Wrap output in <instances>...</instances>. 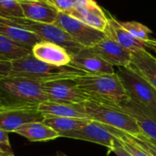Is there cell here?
<instances>
[{"label":"cell","instance_id":"6da1fadb","mask_svg":"<svg viewBox=\"0 0 156 156\" xmlns=\"http://www.w3.org/2000/svg\"><path fill=\"white\" fill-rule=\"evenodd\" d=\"M46 101L40 81L12 76L0 80V106L5 109L38 107Z\"/></svg>","mask_w":156,"mask_h":156},{"label":"cell","instance_id":"7a4b0ae2","mask_svg":"<svg viewBox=\"0 0 156 156\" xmlns=\"http://www.w3.org/2000/svg\"><path fill=\"white\" fill-rule=\"evenodd\" d=\"M11 63L12 68L9 76L23 77L42 83L64 79H75L86 74V72L70 65L58 67L43 62L36 58L32 53Z\"/></svg>","mask_w":156,"mask_h":156},{"label":"cell","instance_id":"3957f363","mask_svg":"<svg viewBox=\"0 0 156 156\" xmlns=\"http://www.w3.org/2000/svg\"><path fill=\"white\" fill-rule=\"evenodd\" d=\"M74 80L78 87L90 97V101L113 103L129 98L116 72L113 74L86 73L75 78Z\"/></svg>","mask_w":156,"mask_h":156},{"label":"cell","instance_id":"277c9868","mask_svg":"<svg viewBox=\"0 0 156 156\" xmlns=\"http://www.w3.org/2000/svg\"><path fill=\"white\" fill-rule=\"evenodd\" d=\"M84 106L89 118L94 122L131 134L142 133L134 119L114 104L88 101L84 102Z\"/></svg>","mask_w":156,"mask_h":156},{"label":"cell","instance_id":"5b68a950","mask_svg":"<svg viewBox=\"0 0 156 156\" xmlns=\"http://www.w3.org/2000/svg\"><path fill=\"white\" fill-rule=\"evenodd\" d=\"M16 25L29 30L39 37L43 41L55 43L65 48L71 56L77 54L83 47L78 44L73 38L60 27L56 24H46L31 21L25 17L6 18Z\"/></svg>","mask_w":156,"mask_h":156},{"label":"cell","instance_id":"8992f818","mask_svg":"<svg viewBox=\"0 0 156 156\" xmlns=\"http://www.w3.org/2000/svg\"><path fill=\"white\" fill-rule=\"evenodd\" d=\"M115 72L130 99L156 112V90L151 84L129 67H120Z\"/></svg>","mask_w":156,"mask_h":156},{"label":"cell","instance_id":"52a82bcc","mask_svg":"<svg viewBox=\"0 0 156 156\" xmlns=\"http://www.w3.org/2000/svg\"><path fill=\"white\" fill-rule=\"evenodd\" d=\"M55 24L64 29L74 41L83 48H92L105 37L104 32L62 12H58Z\"/></svg>","mask_w":156,"mask_h":156},{"label":"cell","instance_id":"ba28073f","mask_svg":"<svg viewBox=\"0 0 156 156\" xmlns=\"http://www.w3.org/2000/svg\"><path fill=\"white\" fill-rule=\"evenodd\" d=\"M48 101L68 103H84L90 97L81 90L74 79H64L42 83Z\"/></svg>","mask_w":156,"mask_h":156},{"label":"cell","instance_id":"9c48e42d","mask_svg":"<svg viewBox=\"0 0 156 156\" xmlns=\"http://www.w3.org/2000/svg\"><path fill=\"white\" fill-rule=\"evenodd\" d=\"M114 104L134 119L142 133L156 141V112L144 105L127 98Z\"/></svg>","mask_w":156,"mask_h":156},{"label":"cell","instance_id":"30bf717a","mask_svg":"<svg viewBox=\"0 0 156 156\" xmlns=\"http://www.w3.org/2000/svg\"><path fill=\"white\" fill-rule=\"evenodd\" d=\"M60 137L81 140V141L100 144V145L105 146L108 149L109 153L112 152L113 145H114L115 139H116L104 127L103 124L94 122L92 120L88 124H86L85 126L78 130H74V131L60 134Z\"/></svg>","mask_w":156,"mask_h":156},{"label":"cell","instance_id":"8fae6325","mask_svg":"<svg viewBox=\"0 0 156 156\" xmlns=\"http://www.w3.org/2000/svg\"><path fill=\"white\" fill-rule=\"evenodd\" d=\"M45 115L40 112L37 107L5 109L0 112V129L14 133L25 124L43 122Z\"/></svg>","mask_w":156,"mask_h":156},{"label":"cell","instance_id":"7c38bea8","mask_svg":"<svg viewBox=\"0 0 156 156\" xmlns=\"http://www.w3.org/2000/svg\"><path fill=\"white\" fill-rule=\"evenodd\" d=\"M65 14L102 32L108 25V16L94 0H77L75 7Z\"/></svg>","mask_w":156,"mask_h":156},{"label":"cell","instance_id":"4fadbf2b","mask_svg":"<svg viewBox=\"0 0 156 156\" xmlns=\"http://www.w3.org/2000/svg\"><path fill=\"white\" fill-rule=\"evenodd\" d=\"M70 66L88 74H113V66L106 62L90 48H82L77 54L71 56Z\"/></svg>","mask_w":156,"mask_h":156},{"label":"cell","instance_id":"5bb4252c","mask_svg":"<svg viewBox=\"0 0 156 156\" xmlns=\"http://www.w3.org/2000/svg\"><path fill=\"white\" fill-rule=\"evenodd\" d=\"M90 48L113 67H128L132 60V51L123 48L106 35Z\"/></svg>","mask_w":156,"mask_h":156},{"label":"cell","instance_id":"9a60e30c","mask_svg":"<svg viewBox=\"0 0 156 156\" xmlns=\"http://www.w3.org/2000/svg\"><path fill=\"white\" fill-rule=\"evenodd\" d=\"M31 52L36 58L58 67L69 65L71 61V55L65 48L48 41L37 43Z\"/></svg>","mask_w":156,"mask_h":156},{"label":"cell","instance_id":"2e32d148","mask_svg":"<svg viewBox=\"0 0 156 156\" xmlns=\"http://www.w3.org/2000/svg\"><path fill=\"white\" fill-rule=\"evenodd\" d=\"M24 17L31 21L55 24L58 11L45 0H29L20 2Z\"/></svg>","mask_w":156,"mask_h":156},{"label":"cell","instance_id":"e0dca14e","mask_svg":"<svg viewBox=\"0 0 156 156\" xmlns=\"http://www.w3.org/2000/svg\"><path fill=\"white\" fill-rule=\"evenodd\" d=\"M0 34L9 38L18 46L30 51L37 43L43 41L33 32L27 30L3 17H0Z\"/></svg>","mask_w":156,"mask_h":156},{"label":"cell","instance_id":"ac0fdd59","mask_svg":"<svg viewBox=\"0 0 156 156\" xmlns=\"http://www.w3.org/2000/svg\"><path fill=\"white\" fill-rule=\"evenodd\" d=\"M104 33L107 37H111L132 52L146 48L145 41L137 39L132 36L125 28L121 26L120 21L112 15H108V25L104 30Z\"/></svg>","mask_w":156,"mask_h":156},{"label":"cell","instance_id":"d6986e66","mask_svg":"<svg viewBox=\"0 0 156 156\" xmlns=\"http://www.w3.org/2000/svg\"><path fill=\"white\" fill-rule=\"evenodd\" d=\"M156 90V57L147 48L132 52V60L128 66Z\"/></svg>","mask_w":156,"mask_h":156},{"label":"cell","instance_id":"ffe728a7","mask_svg":"<svg viewBox=\"0 0 156 156\" xmlns=\"http://www.w3.org/2000/svg\"><path fill=\"white\" fill-rule=\"evenodd\" d=\"M37 109L44 115L90 119L86 112L84 103H68V102H56V101H46L40 103Z\"/></svg>","mask_w":156,"mask_h":156},{"label":"cell","instance_id":"44dd1931","mask_svg":"<svg viewBox=\"0 0 156 156\" xmlns=\"http://www.w3.org/2000/svg\"><path fill=\"white\" fill-rule=\"evenodd\" d=\"M14 133L27 138L30 142H47L59 137L56 131L46 125L43 122L25 124Z\"/></svg>","mask_w":156,"mask_h":156},{"label":"cell","instance_id":"7402d4cb","mask_svg":"<svg viewBox=\"0 0 156 156\" xmlns=\"http://www.w3.org/2000/svg\"><path fill=\"white\" fill-rule=\"evenodd\" d=\"M104 127L118 140L128 141L144 151L149 156H156V141L149 138L145 134L142 133L138 134H131L111 126L104 125Z\"/></svg>","mask_w":156,"mask_h":156},{"label":"cell","instance_id":"603a6c76","mask_svg":"<svg viewBox=\"0 0 156 156\" xmlns=\"http://www.w3.org/2000/svg\"><path fill=\"white\" fill-rule=\"evenodd\" d=\"M91 120L90 119H79V118H69V117H58L53 115H45L43 122L56 131L60 137V134L74 130H78L86 124H88Z\"/></svg>","mask_w":156,"mask_h":156},{"label":"cell","instance_id":"cb8c5ba5","mask_svg":"<svg viewBox=\"0 0 156 156\" xmlns=\"http://www.w3.org/2000/svg\"><path fill=\"white\" fill-rule=\"evenodd\" d=\"M30 53H32L30 50L18 46L0 34V60L12 62L16 59L26 57Z\"/></svg>","mask_w":156,"mask_h":156},{"label":"cell","instance_id":"d4e9b609","mask_svg":"<svg viewBox=\"0 0 156 156\" xmlns=\"http://www.w3.org/2000/svg\"><path fill=\"white\" fill-rule=\"evenodd\" d=\"M120 24L123 28H125L132 36H133L137 39L147 41L150 38V34L152 33L151 29L148 27L143 25L142 23L136 21H120Z\"/></svg>","mask_w":156,"mask_h":156},{"label":"cell","instance_id":"484cf974","mask_svg":"<svg viewBox=\"0 0 156 156\" xmlns=\"http://www.w3.org/2000/svg\"><path fill=\"white\" fill-rule=\"evenodd\" d=\"M0 17H24L20 2L17 0H0Z\"/></svg>","mask_w":156,"mask_h":156},{"label":"cell","instance_id":"4316f807","mask_svg":"<svg viewBox=\"0 0 156 156\" xmlns=\"http://www.w3.org/2000/svg\"><path fill=\"white\" fill-rule=\"evenodd\" d=\"M76 1L77 0H55L53 5L58 12L68 13L75 7Z\"/></svg>","mask_w":156,"mask_h":156},{"label":"cell","instance_id":"83f0119b","mask_svg":"<svg viewBox=\"0 0 156 156\" xmlns=\"http://www.w3.org/2000/svg\"><path fill=\"white\" fill-rule=\"evenodd\" d=\"M119 142L122 144V146L133 156H149L144 151H143L142 149H140L139 147H137L136 145L128 141L119 140Z\"/></svg>","mask_w":156,"mask_h":156},{"label":"cell","instance_id":"f1b7e54d","mask_svg":"<svg viewBox=\"0 0 156 156\" xmlns=\"http://www.w3.org/2000/svg\"><path fill=\"white\" fill-rule=\"evenodd\" d=\"M8 133L0 129V147L7 152L8 154H14L12 149H11V145L9 144V138H8Z\"/></svg>","mask_w":156,"mask_h":156},{"label":"cell","instance_id":"f546056e","mask_svg":"<svg viewBox=\"0 0 156 156\" xmlns=\"http://www.w3.org/2000/svg\"><path fill=\"white\" fill-rule=\"evenodd\" d=\"M11 68H12V63L10 61L0 60V80L9 76Z\"/></svg>","mask_w":156,"mask_h":156},{"label":"cell","instance_id":"4dcf8cb0","mask_svg":"<svg viewBox=\"0 0 156 156\" xmlns=\"http://www.w3.org/2000/svg\"><path fill=\"white\" fill-rule=\"evenodd\" d=\"M112 153L115 154L116 156H133L122 146V144H120V142L117 138L115 139L114 145H113V148L112 150Z\"/></svg>","mask_w":156,"mask_h":156},{"label":"cell","instance_id":"1f68e13d","mask_svg":"<svg viewBox=\"0 0 156 156\" xmlns=\"http://www.w3.org/2000/svg\"><path fill=\"white\" fill-rule=\"evenodd\" d=\"M145 44H146V48H150L156 54V39L149 38L147 41H145Z\"/></svg>","mask_w":156,"mask_h":156},{"label":"cell","instance_id":"d6a6232c","mask_svg":"<svg viewBox=\"0 0 156 156\" xmlns=\"http://www.w3.org/2000/svg\"><path fill=\"white\" fill-rule=\"evenodd\" d=\"M0 156H15L14 154H8L7 152L4 151L1 147H0Z\"/></svg>","mask_w":156,"mask_h":156},{"label":"cell","instance_id":"836d02e7","mask_svg":"<svg viewBox=\"0 0 156 156\" xmlns=\"http://www.w3.org/2000/svg\"><path fill=\"white\" fill-rule=\"evenodd\" d=\"M55 156H67L65 154H63V153H60V152H58V153H57V154Z\"/></svg>","mask_w":156,"mask_h":156},{"label":"cell","instance_id":"e575fe53","mask_svg":"<svg viewBox=\"0 0 156 156\" xmlns=\"http://www.w3.org/2000/svg\"><path fill=\"white\" fill-rule=\"evenodd\" d=\"M45 1H47L48 3H49L50 5H54V1H55V0H45ZM53 6H54V5H53Z\"/></svg>","mask_w":156,"mask_h":156},{"label":"cell","instance_id":"d590c367","mask_svg":"<svg viewBox=\"0 0 156 156\" xmlns=\"http://www.w3.org/2000/svg\"><path fill=\"white\" fill-rule=\"evenodd\" d=\"M4 110H5V108H3V107H1V106H0V112H2V111H4Z\"/></svg>","mask_w":156,"mask_h":156},{"label":"cell","instance_id":"8d00e7d4","mask_svg":"<svg viewBox=\"0 0 156 156\" xmlns=\"http://www.w3.org/2000/svg\"><path fill=\"white\" fill-rule=\"evenodd\" d=\"M18 2H24V1H29V0H17Z\"/></svg>","mask_w":156,"mask_h":156}]
</instances>
